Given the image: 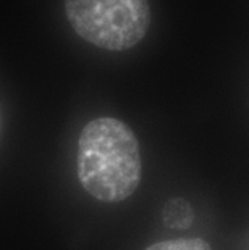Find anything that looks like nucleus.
<instances>
[{
    "instance_id": "f257e3e1",
    "label": "nucleus",
    "mask_w": 249,
    "mask_h": 250,
    "mask_svg": "<svg viewBox=\"0 0 249 250\" xmlns=\"http://www.w3.org/2000/svg\"><path fill=\"white\" fill-rule=\"evenodd\" d=\"M83 188L102 202H121L141 183L139 144L123 121L96 118L83 127L76 153Z\"/></svg>"
},
{
    "instance_id": "7ed1b4c3",
    "label": "nucleus",
    "mask_w": 249,
    "mask_h": 250,
    "mask_svg": "<svg viewBox=\"0 0 249 250\" xmlns=\"http://www.w3.org/2000/svg\"><path fill=\"white\" fill-rule=\"evenodd\" d=\"M163 220L170 228H188L193 221V210L186 200L173 199L165 205Z\"/></svg>"
},
{
    "instance_id": "f03ea898",
    "label": "nucleus",
    "mask_w": 249,
    "mask_h": 250,
    "mask_svg": "<svg viewBox=\"0 0 249 250\" xmlns=\"http://www.w3.org/2000/svg\"><path fill=\"white\" fill-rule=\"evenodd\" d=\"M75 33L105 50H128L144 39L151 24L147 0H65Z\"/></svg>"
},
{
    "instance_id": "20e7f679",
    "label": "nucleus",
    "mask_w": 249,
    "mask_h": 250,
    "mask_svg": "<svg viewBox=\"0 0 249 250\" xmlns=\"http://www.w3.org/2000/svg\"><path fill=\"white\" fill-rule=\"evenodd\" d=\"M147 250H212V249L203 239H175V241L157 242Z\"/></svg>"
}]
</instances>
